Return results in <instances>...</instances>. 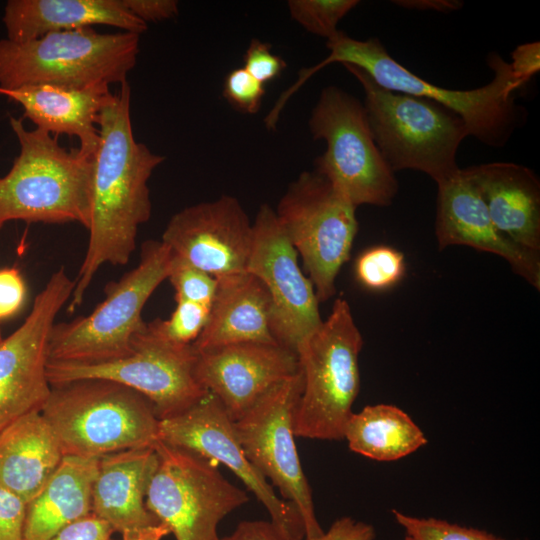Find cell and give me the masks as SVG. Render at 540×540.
I'll use <instances>...</instances> for the list:
<instances>
[{
  "label": "cell",
  "mask_w": 540,
  "mask_h": 540,
  "mask_svg": "<svg viewBox=\"0 0 540 540\" xmlns=\"http://www.w3.org/2000/svg\"><path fill=\"white\" fill-rule=\"evenodd\" d=\"M158 465L145 498L147 509L176 540H217V525L249 501L207 459L159 441Z\"/></svg>",
  "instance_id": "7c38bea8"
},
{
  "label": "cell",
  "mask_w": 540,
  "mask_h": 540,
  "mask_svg": "<svg viewBox=\"0 0 540 540\" xmlns=\"http://www.w3.org/2000/svg\"><path fill=\"white\" fill-rule=\"evenodd\" d=\"M329 54L318 64L299 71L288 88L293 95L316 72L332 63L350 64L362 69L379 86L388 90L433 101L457 114L469 136L494 148H501L527 118L524 107L515 102L518 88L509 62L496 53L487 56L493 79L472 90H452L430 83L391 57L378 38L357 40L339 31L327 40Z\"/></svg>",
  "instance_id": "7a4b0ae2"
},
{
  "label": "cell",
  "mask_w": 540,
  "mask_h": 540,
  "mask_svg": "<svg viewBox=\"0 0 540 540\" xmlns=\"http://www.w3.org/2000/svg\"><path fill=\"white\" fill-rule=\"evenodd\" d=\"M125 7L135 17L147 22H159L178 14L176 0H123Z\"/></svg>",
  "instance_id": "f35d334b"
},
{
  "label": "cell",
  "mask_w": 540,
  "mask_h": 540,
  "mask_svg": "<svg viewBox=\"0 0 540 540\" xmlns=\"http://www.w3.org/2000/svg\"><path fill=\"white\" fill-rule=\"evenodd\" d=\"M392 3L406 9L429 10L441 13L457 11L464 4L459 0H394Z\"/></svg>",
  "instance_id": "b9f144b4"
},
{
  "label": "cell",
  "mask_w": 540,
  "mask_h": 540,
  "mask_svg": "<svg viewBox=\"0 0 540 540\" xmlns=\"http://www.w3.org/2000/svg\"><path fill=\"white\" fill-rule=\"evenodd\" d=\"M169 279L175 290V300L196 302L211 306L217 279L172 254Z\"/></svg>",
  "instance_id": "4dcf8cb0"
},
{
  "label": "cell",
  "mask_w": 540,
  "mask_h": 540,
  "mask_svg": "<svg viewBox=\"0 0 540 540\" xmlns=\"http://www.w3.org/2000/svg\"><path fill=\"white\" fill-rule=\"evenodd\" d=\"M211 306L191 301H176V308L166 319L154 321L158 330L170 341L178 344H193L204 329Z\"/></svg>",
  "instance_id": "1f68e13d"
},
{
  "label": "cell",
  "mask_w": 540,
  "mask_h": 540,
  "mask_svg": "<svg viewBox=\"0 0 540 540\" xmlns=\"http://www.w3.org/2000/svg\"><path fill=\"white\" fill-rule=\"evenodd\" d=\"M375 529L363 521L341 517L333 522L327 532L312 540H374Z\"/></svg>",
  "instance_id": "ab89813d"
},
{
  "label": "cell",
  "mask_w": 540,
  "mask_h": 540,
  "mask_svg": "<svg viewBox=\"0 0 540 540\" xmlns=\"http://www.w3.org/2000/svg\"><path fill=\"white\" fill-rule=\"evenodd\" d=\"M132 352L103 363L47 364L51 386L80 379H105L136 390L151 401L159 420L190 408L208 391L196 376L197 351L167 339L154 321L145 322L132 337Z\"/></svg>",
  "instance_id": "30bf717a"
},
{
  "label": "cell",
  "mask_w": 540,
  "mask_h": 540,
  "mask_svg": "<svg viewBox=\"0 0 540 540\" xmlns=\"http://www.w3.org/2000/svg\"><path fill=\"white\" fill-rule=\"evenodd\" d=\"M160 441L191 451L211 463L228 467L266 508L270 521L292 540L305 538L296 507L280 498L267 479L247 459L234 422L220 401L207 392L182 413L159 420Z\"/></svg>",
  "instance_id": "2e32d148"
},
{
  "label": "cell",
  "mask_w": 540,
  "mask_h": 540,
  "mask_svg": "<svg viewBox=\"0 0 540 540\" xmlns=\"http://www.w3.org/2000/svg\"><path fill=\"white\" fill-rule=\"evenodd\" d=\"M286 62L271 50V45L252 39L244 55V69L263 85L278 77Z\"/></svg>",
  "instance_id": "836d02e7"
},
{
  "label": "cell",
  "mask_w": 540,
  "mask_h": 540,
  "mask_svg": "<svg viewBox=\"0 0 540 540\" xmlns=\"http://www.w3.org/2000/svg\"><path fill=\"white\" fill-rule=\"evenodd\" d=\"M252 228L246 272L256 276L269 293L270 325L275 340L297 352L299 345L323 322L314 286L302 273L298 253L273 208L262 204Z\"/></svg>",
  "instance_id": "9a60e30c"
},
{
  "label": "cell",
  "mask_w": 540,
  "mask_h": 540,
  "mask_svg": "<svg viewBox=\"0 0 540 540\" xmlns=\"http://www.w3.org/2000/svg\"><path fill=\"white\" fill-rule=\"evenodd\" d=\"M217 540H292L271 521H242L231 535Z\"/></svg>",
  "instance_id": "60d3db41"
},
{
  "label": "cell",
  "mask_w": 540,
  "mask_h": 540,
  "mask_svg": "<svg viewBox=\"0 0 540 540\" xmlns=\"http://www.w3.org/2000/svg\"><path fill=\"white\" fill-rule=\"evenodd\" d=\"M26 285L15 268L0 269V321L16 315L24 305Z\"/></svg>",
  "instance_id": "d590c367"
},
{
  "label": "cell",
  "mask_w": 540,
  "mask_h": 540,
  "mask_svg": "<svg viewBox=\"0 0 540 540\" xmlns=\"http://www.w3.org/2000/svg\"><path fill=\"white\" fill-rule=\"evenodd\" d=\"M139 41L136 33H98L92 27L52 32L23 43L2 39L0 88L121 85L136 64Z\"/></svg>",
  "instance_id": "8992f818"
},
{
  "label": "cell",
  "mask_w": 540,
  "mask_h": 540,
  "mask_svg": "<svg viewBox=\"0 0 540 540\" xmlns=\"http://www.w3.org/2000/svg\"><path fill=\"white\" fill-rule=\"evenodd\" d=\"M216 279L209 317L194 348L201 351L244 342L276 344L270 325L271 301L264 284L246 271Z\"/></svg>",
  "instance_id": "7402d4cb"
},
{
  "label": "cell",
  "mask_w": 540,
  "mask_h": 540,
  "mask_svg": "<svg viewBox=\"0 0 540 540\" xmlns=\"http://www.w3.org/2000/svg\"><path fill=\"white\" fill-rule=\"evenodd\" d=\"M299 369L297 353L277 343L244 342L197 351V379L232 421Z\"/></svg>",
  "instance_id": "ac0fdd59"
},
{
  "label": "cell",
  "mask_w": 540,
  "mask_h": 540,
  "mask_svg": "<svg viewBox=\"0 0 540 540\" xmlns=\"http://www.w3.org/2000/svg\"><path fill=\"white\" fill-rule=\"evenodd\" d=\"M171 260L162 241L144 242L138 265L106 285L105 299L91 314L53 325L49 361L93 364L128 356L133 335L145 323L144 305L167 279Z\"/></svg>",
  "instance_id": "ba28073f"
},
{
  "label": "cell",
  "mask_w": 540,
  "mask_h": 540,
  "mask_svg": "<svg viewBox=\"0 0 540 540\" xmlns=\"http://www.w3.org/2000/svg\"><path fill=\"white\" fill-rule=\"evenodd\" d=\"M122 534V540H161L170 534L169 528L159 523L142 529L125 531Z\"/></svg>",
  "instance_id": "7bdbcfd3"
},
{
  "label": "cell",
  "mask_w": 540,
  "mask_h": 540,
  "mask_svg": "<svg viewBox=\"0 0 540 540\" xmlns=\"http://www.w3.org/2000/svg\"><path fill=\"white\" fill-rule=\"evenodd\" d=\"M128 82L111 93L97 117L99 146L93 158L87 251L68 306H80L104 264L125 265L136 248L139 226L151 216L148 180L165 157L137 142L130 118Z\"/></svg>",
  "instance_id": "6da1fadb"
},
{
  "label": "cell",
  "mask_w": 540,
  "mask_h": 540,
  "mask_svg": "<svg viewBox=\"0 0 540 540\" xmlns=\"http://www.w3.org/2000/svg\"><path fill=\"white\" fill-rule=\"evenodd\" d=\"M396 522L405 532V540H505L484 530L437 519L414 517L392 510Z\"/></svg>",
  "instance_id": "f546056e"
},
{
  "label": "cell",
  "mask_w": 540,
  "mask_h": 540,
  "mask_svg": "<svg viewBox=\"0 0 540 540\" xmlns=\"http://www.w3.org/2000/svg\"><path fill=\"white\" fill-rule=\"evenodd\" d=\"M74 287L64 268L58 269L20 327L0 341V433L20 418L41 412L45 405L51 391L47 378L50 333Z\"/></svg>",
  "instance_id": "5bb4252c"
},
{
  "label": "cell",
  "mask_w": 540,
  "mask_h": 540,
  "mask_svg": "<svg viewBox=\"0 0 540 540\" xmlns=\"http://www.w3.org/2000/svg\"><path fill=\"white\" fill-rule=\"evenodd\" d=\"M0 94L20 104L36 128L56 137H77L79 151L94 157L99 146L97 117L111 92L108 86L72 89L57 86H24L1 89Z\"/></svg>",
  "instance_id": "cb8c5ba5"
},
{
  "label": "cell",
  "mask_w": 540,
  "mask_h": 540,
  "mask_svg": "<svg viewBox=\"0 0 540 540\" xmlns=\"http://www.w3.org/2000/svg\"><path fill=\"white\" fill-rule=\"evenodd\" d=\"M343 66L364 90L373 139L394 173L417 170L438 185L460 172L457 151L469 134L457 114L433 101L383 88L356 66Z\"/></svg>",
  "instance_id": "5b68a950"
},
{
  "label": "cell",
  "mask_w": 540,
  "mask_h": 540,
  "mask_svg": "<svg viewBox=\"0 0 540 540\" xmlns=\"http://www.w3.org/2000/svg\"><path fill=\"white\" fill-rule=\"evenodd\" d=\"M26 502L0 485V540H24Z\"/></svg>",
  "instance_id": "e575fe53"
},
{
  "label": "cell",
  "mask_w": 540,
  "mask_h": 540,
  "mask_svg": "<svg viewBox=\"0 0 540 540\" xmlns=\"http://www.w3.org/2000/svg\"><path fill=\"white\" fill-rule=\"evenodd\" d=\"M303 389L301 370L261 397L242 417L233 421L238 440L251 464L278 488L282 499L298 510L305 539L323 534L312 492L298 457L294 413Z\"/></svg>",
  "instance_id": "4fadbf2b"
},
{
  "label": "cell",
  "mask_w": 540,
  "mask_h": 540,
  "mask_svg": "<svg viewBox=\"0 0 540 540\" xmlns=\"http://www.w3.org/2000/svg\"><path fill=\"white\" fill-rule=\"evenodd\" d=\"M363 338L344 298L298 347L303 389L294 413V434L342 440L359 393Z\"/></svg>",
  "instance_id": "52a82bcc"
},
{
  "label": "cell",
  "mask_w": 540,
  "mask_h": 540,
  "mask_svg": "<svg viewBox=\"0 0 540 540\" xmlns=\"http://www.w3.org/2000/svg\"><path fill=\"white\" fill-rule=\"evenodd\" d=\"M41 415L64 456L100 458L155 447L159 419L149 399L105 379H80L51 386Z\"/></svg>",
  "instance_id": "3957f363"
},
{
  "label": "cell",
  "mask_w": 540,
  "mask_h": 540,
  "mask_svg": "<svg viewBox=\"0 0 540 540\" xmlns=\"http://www.w3.org/2000/svg\"><path fill=\"white\" fill-rule=\"evenodd\" d=\"M20 152L0 178V230L8 221L90 225L93 158L10 117Z\"/></svg>",
  "instance_id": "277c9868"
},
{
  "label": "cell",
  "mask_w": 540,
  "mask_h": 540,
  "mask_svg": "<svg viewBox=\"0 0 540 540\" xmlns=\"http://www.w3.org/2000/svg\"><path fill=\"white\" fill-rule=\"evenodd\" d=\"M6 39L23 43L45 34L108 25L141 35L147 24L123 0H10L4 8Z\"/></svg>",
  "instance_id": "603a6c76"
},
{
  "label": "cell",
  "mask_w": 540,
  "mask_h": 540,
  "mask_svg": "<svg viewBox=\"0 0 540 540\" xmlns=\"http://www.w3.org/2000/svg\"><path fill=\"white\" fill-rule=\"evenodd\" d=\"M223 95L235 109L254 114L261 106L265 88L242 67L227 75Z\"/></svg>",
  "instance_id": "d6a6232c"
},
{
  "label": "cell",
  "mask_w": 540,
  "mask_h": 540,
  "mask_svg": "<svg viewBox=\"0 0 540 540\" xmlns=\"http://www.w3.org/2000/svg\"><path fill=\"white\" fill-rule=\"evenodd\" d=\"M512 76L518 88L526 85L540 70V43L530 42L517 46L511 53Z\"/></svg>",
  "instance_id": "74e56055"
},
{
  "label": "cell",
  "mask_w": 540,
  "mask_h": 540,
  "mask_svg": "<svg viewBox=\"0 0 540 540\" xmlns=\"http://www.w3.org/2000/svg\"><path fill=\"white\" fill-rule=\"evenodd\" d=\"M252 239V223L238 199L222 195L175 213L161 241L173 255L218 278L246 271Z\"/></svg>",
  "instance_id": "e0dca14e"
},
{
  "label": "cell",
  "mask_w": 540,
  "mask_h": 540,
  "mask_svg": "<svg viewBox=\"0 0 540 540\" xmlns=\"http://www.w3.org/2000/svg\"><path fill=\"white\" fill-rule=\"evenodd\" d=\"M357 0H289L287 6L294 21L308 32L326 38L339 33L338 23L357 5Z\"/></svg>",
  "instance_id": "83f0119b"
},
{
  "label": "cell",
  "mask_w": 540,
  "mask_h": 540,
  "mask_svg": "<svg viewBox=\"0 0 540 540\" xmlns=\"http://www.w3.org/2000/svg\"><path fill=\"white\" fill-rule=\"evenodd\" d=\"M476 188L497 229L540 252V181L528 167L492 162L461 169Z\"/></svg>",
  "instance_id": "ffe728a7"
},
{
  "label": "cell",
  "mask_w": 540,
  "mask_h": 540,
  "mask_svg": "<svg viewBox=\"0 0 540 540\" xmlns=\"http://www.w3.org/2000/svg\"><path fill=\"white\" fill-rule=\"evenodd\" d=\"M438 186L435 233L439 250L466 245L504 258L512 270L540 289V252L497 229L471 182L460 172Z\"/></svg>",
  "instance_id": "d6986e66"
},
{
  "label": "cell",
  "mask_w": 540,
  "mask_h": 540,
  "mask_svg": "<svg viewBox=\"0 0 540 540\" xmlns=\"http://www.w3.org/2000/svg\"><path fill=\"white\" fill-rule=\"evenodd\" d=\"M63 457L41 412L28 414L0 433V485L27 504L43 489Z\"/></svg>",
  "instance_id": "d4e9b609"
},
{
  "label": "cell",
  "mask_w": 540,
  "mask_h": 540,
  "mask_svg": "<svg viewBox=\"0 0 540 540\" xmlns=\"http://www.w3.org/2000/svg\"><path fill=\"white\" fill-rule=\"evenodd\" d=\"M356 208L322 175L304 171L287 188L275 213L302 257L317 299L329 300L349 260L358 230Z\"/></svg>",
  "instance_id": "8fae6325"
},
{
  "label": "cell",
  "mask_w": 540,
  "mask_h": 540,
  "mask_svg": "<svg viewBox=\"0 0 540 540\" xmlns=\"http://www.w3.org/2000/svg\"><path fill=\"white\" fill-rule=\"evenodd\" d=\"M157 465L155 447L128 449L100 457L92 489V512L120 533L159 524L145 505Z\"/></svg>",
  "instance_id": "44dd1931"
},
{
  "label": "cell",
  "mask_w": 540,
  "mask_h": 540,
  "mask_svg": "<svg viewBox=\"0 0 540 540\" xmlns=\"http://www.w3.org/2000/svg\"><path fill=\"white\" fill-rule=\"evenodd\" d=\"M115 530L93 512L60 530L51 540H112Z\"/></svg>",
  "instance_id": "8d00e7d4"
},
{
  "label": "cell",
  "mask_w": 540,
  "mask_h": 540,
  "mask_svg": "<svg viewBox=\"0 0 540 540\" xmlns=\"http://www.w3.org/2000/svg\"><path fill=\"white\" fill-rule=\"evenodd\" d=\"M99 458L64 456L43 489L26 504L24 540H51L92 512Z\"/></svg>",
  "instance_id": "484cf974"
},
{
  "label": "cell",
  "mask_w": 540,
  "mask_h": 540,
  "mask_svg": "<svg viewBox=\"0 0 540 540\" xmlns=\"http://www.w3.org/2000/svg\"><path fill=\"white\" fill-rule=\"evenodd\" d=\"M351 451L376 461H395L427 443L422 429L397 406H365L351 415L344 433Z\"/></svg>",
  "instance_id": "4316f807"
},
{
  "label": "cell",
  "mask_w": 540,
  "mask_h": 540,
  "mask_svg": "<svg viewBox=\"0 0 540 540\" xmlns=\"http://www.w3.org/2000/svg\"><path fill=\"white\" fill-rule=\"evenodd\" d=\"M404 256L388 246H374L362 252L355 262L357 281L370 290H384L401 280Z\"/></svg>",
  "instance_id": "f1b7e54d"
},
{
  "label": "cell",
  "mask_w": 540,
  "mask_h": 540,
  "mask_svg": "<svg viewBox=\"0 0 540 540\" xmlns=\"http://www.w3.org/2000/svg\"><path fill=\"white\" fill-rule=\"evenodd\" d=\"M315 140L326 143L314 162L325 177L355 208L392 204L398 182L379 151L363 103L336 86L322 90L309 119Z\"/></svg>",
  "instance_id": "9c48e42d"
}]
</instances>
